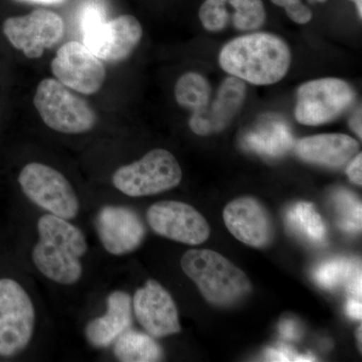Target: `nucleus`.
Returning a JSON list of instances; mask_svg holds the SVG:
<instances>
[{"label": "nucleus", "instance_id": "obj_1", "mask_svg": "<svg viewBox=\"0 0 362 362\" xmlns=\"http://www.w3.org/2000/svg\"><path fill=\"white\" fill-rule=\"evenodd\" d=\"M218 59L221 69L233 77L252 85H273L288 73L291 52L277 35L256 33L223 45Z\"/></svg>", "mask_w": 362, "mask_h": 362}, {"label": "nucleus", "instance_id": "obj_2", "mask_svg": "<svg viewBox=\"0 0 362 362\" xmlns=\"http://www.w3.org/2000/svg\"><path fill=\"white\" fill-rule=\"evenodd\" d=\"M37 230L40 240L32 254L37 270L59 284L77 283L83 274L81 258L88 250L82 230L52 214L40 216Z\"/></svg>", "mask_w": 362, "mask_h": 362}, {"label": "nucleus", "instance_id": "obj_3", "mask_svg": "<svg viewBox=\"0 0 362 362\" xmlns=\"http://www.w3.org/2000/svg\"><path fill=\"white\" fill-rule=\"evenodd\" d=\"M180 265L204 299L214 306H233L252 291L246 274L218 252L189 250L181 258Z\"/></svg>", "mask_w": 362, "mask_h": 362}, {"label": "nucleus", "instance_id": "obj_4", "mask_svg": "<svg viewBox=\"0 0 362 362\" xmlns=\"http://www.w3.org/2000/svg\"><path fill=\"white\" fill-rule=\"evenodd\" d=\"M80 25L85 47L109 63L127 59L142 39V26L137 18L121 16L107 21L103 8L96 2L82 9Z\"/></svg>", "mask_w": 362, "mask_h": 362}, {"label": "nucleus", "instance_id": "obj_5", "mask_svg": "<svg viewBox=\"0 0 362 362\" xmlns=\"http://www.w3.org/2000/svg\"><path fill=\"white\" fill-rule=\"evenodd\" d=\"M33 104L45 125L57 132L81 134L92 130L97 123L92 107L54 78L40 83Z\"/></svg>", "mask_w": 362, "mask_h": 362}, {"label": "nucleus", "instance_id": "obj_6", "mask_svg": "<svg viewBox=\"0 0 362 362\" xmlns=\"http://www.w3.org/2000/svg\"><path fill=\"white\" fill-rule=\"evenodd\" d=\"M182 180V171L173 154L153 149L140 160L121 166L112 176L114 187L131 197H148L173 189Z\"/></svg>", "mask_w": 362, "mask_h": 362}, {"label": "nucleus", "instance_id": "obj_7", "mask_svg": "<svg viewBox=\"0 0 362 362\" xmlns=\"http://www.w3.org/2000/svg\"><path fill=\"white\" fill-rule=\"evenodd\" d=\"M21 189L28 199L40 209L64 220L77 216L80 202L65 176L45 164H26L18 176Z\"/></svg>", "mask_w": 362, "mask_h": 362}, {"label": "nucleus", "instance_id": "obj_8", "mask_svg": "<svg viewBox=\"0 0 362 362\" xmlns=\"http://www.w3.org/2000/svg\"><path fill=\"white\" fill-rule=\"evenodd\" d=\"M35 323V307L23 286L0 279V356L23 351L32 340Z\"/></svg>", "mask_w": 362, "mask_h": 362}, {"label": "nucleus", "instance_id": "obj_9", "mask_svg": "<svg viewBox=\"0 0 362 362\" xmlns=\"http://www.w3.org/2000/svg\"><path fill=\"white\" fill-rule=\"evenodd\" d=\"M354 99L356 93L351 86L340 78L310 81L298 90L295 117L303 125H323L342 115Z\"/></svg>", "mask_w": 362, "mask_h": 362}, {"label": "nucleus", "instance_id": "obj_10", "mask_svg": "<svg viewBox=\"0 0 362 362\" xmlns=\"http://www.w3.org/2000/svg\"><path fill=\"white\" fill-rule=\"evenodd\" d=\"M6 39L28 59H39L45 49L63 39L65 25L59 14L37 9L23 16L7 18L2 26Z\"/></svg>", "mask_w": 362, "mask_h": 362}, {"label": "nucleus", "instance_id": "obj_11", "mask_svg": "<svg viewBox=\"0 0 362 362\" xmlns=\"http://www.w3.org/2000/svg\"><path fill=\"white\" fill-rule=\"evenodd\" d=\"M147 221L157 235L189 246L202 244L211 235L206 218L185 202L164 201L154 204L147 211Z\"/></svg>", "mask_w": 362, "mask_h": 362}, {"label": "nucleus", "instance_id": "obj_12", "mask_svg": "<svg viewBox=\"0 0 362 362\" xmlns=\"http://www.w3.org/2000/svg\"><path fill=\"white\" fill-rule=\"evenodd\" d=\"M57 80L69 89L93 95L103 87L106 69L101 59L78 42L62 45L51 64Z\"/></svg>", "mask_w": 362, "mask_h": 362}, {"label": "nucleus", "instance_id": "obj_13", "mask_svg": "<svg viewBox=\"0 0 362 362\" xmlns=\"http://www.w3.org/2000/svg\"><path fill=\"white\" fill-rule=\"evenodd\" d=\"M132 307L138 322L152 337H166L180 332L175 302L157 281H147L135 292Z\"/></svg>", "mask_w": 362, "mask_h": 362}, {"label": "nucleus", "instance_id": "obj_14", "mask_svg": "<svg viewBox=\"0 0 362 362\" xmlns=\"http://www.w3.org/2000/svg\"><path fill=\"white\" fill-rule=\"evenodd\" d=\"M96 230L104 249L123 256L141 246L146 228L140 216L127 206H106L96 218Z\"/></svg>", "mask_w": 362, "mask_h": 362}, {"label": "nucleus", "instance_id": "obj_15", "mask_svg": "<svg viewBox=\"0 0 362 362\" xmlns=\"http://www.w3.org/2000/svg\"><path fill=\"white\" fill-rule=\"evenodd\" d=\"M223 221L233 237L247 246H269L275 235L270 214L254 197H240L230 202L223 211Z\"/></svg>", "mask_w": 362, "mask_h": 362}, {"label": "nucleus", "instance_id": "obj_16", "mask_svg": "<svg viewBox=\"0 0 362 362\" xmlns=\"http://www.w3.org/2000/svg\"><path fill=\"white\" fill-rule=\"evenodd\" d=\"M246 94L244 81L233 76L226 78L218 88L216 99L209 102L201 113L189 119L190 129L199 136L216 134L225 130L244 104Z\"/></svg>", "mask_w": 362, "mask_h": 362}, {"label": "nucleus", "instance_id": "obj_17", "mask_svg": "<svg viewBox=\"0 0 362 362\" xmlns=\"http://www.w3.org/2000/svg\"><path fill=\"white\" fill-rule=\"evenodd\" d=\"M132 300L127 293L115 291L107 299V312L88 323V342L95 349H106L132 325Z\"/></svg>", "mask_w": 362, "mask_h": 362}, {"label": "nucleus", "instance_id": "obj_18", "mask_svg": "<svg viewBox=\"0 0 362 362\" xmlns=\"http://www.w3.org/2000/svg\"><path fill=\"white\" fill-rule=\"evenodd\" d=\"M358 143L345 134H319L303 138L295 144V152L302 160L339 168L351 160L358 151Z\"/></svg>", "mask_w": 362, "mask_h": 362}, {"label": "nucleus", "instance_id": "obj_19", "mask_svg": "<svg viewBox=\"0 0 362 362\" xmlns=\"http://www.w3.org/2000/svg\"><path fill=\"white\" fill-rule=\"evenodd\" d=\"M247 150L259 156L278 158L294 146L291 128L278 116H266L242 138Z\"/></svg>", "mask_w": 362, "mask_h": 362}, {"label": "nucleus", "instance_id": "obj_20", "mask_svg": "<svg viewBox=\"0 0 362 362\" xmlns=\"http://www.w3.org/2000/svg\"><path fill=\"white\" fill-rule=\"evenodd\" d=\"M113 344L114 354L119 361L156 362L163 357V350L151 335L131 328L117 338Z\"/></svg>", "mask_w": 362, "mask_h": 362}, {"label": "nucleus", "instance_id": "obj_21", "mask_svg": "<svg viewBox=\"0 0 362 362\" xmlns=\"http://www.w3.org/2000/svg\"><path fill=\"white\" fill-rule=\"evenodd\" d=\"M175 94L177 103L194 115L204 110L211 102V87L201 74L190 71L178 78Z\"/></svg>", "mask_w": 362, "mask_h": 362}, {"label": "nucleus", "instance_id": "obj_22", "mask_svg": "<svg viewBox=\"0 0 362 362\" xmlns=\"http://www.w3.org/2000/svg\"><path fill=\"white\" fill-rule=\"evenodd\" d=\"M287 221L295 232L312 243L319 244L326 239V226L313 204L298 202L288 211Z\"/></svg>", "mask_w": 362, "mask_h": 362}, {"label": "nucleus", "instance_id": "obj_23", "mask_svg": "<svg viewBox=\"0 0 362 362\" xmlns=\"http://www.w3.org/2000/svg\"><path fill=\"white\" fill-rule=\"evenodd\" d=\"M233 8V26L239 30H254L261 28L266 20L265 7L262 0H226Z\"/></svg>", "mask_w": 362, "mask_h": 362}, {"label": "nucleus", "instance_id": "obj_24", "mask_svg": "<svg viewBox=\"0 0 362 362\" xmlns=\"http://www.w3.org/2000/svg\"><path fill=\"white\" fill-rule=\"evenodd\" d=\"M333 202L340 228L349 233L361 232V202L356 195L345 188H340L333 194Z\"/></svg>", "mask_w": 362, "mask_h": 362}, {"label": "nucleus", "instance_id": "obj_25", "mask_svg": "<svg viewBox=\"0 0 362 362\" xmlns=\"http://www.w3.org/2000/svg\"><path fill=\"white\" fill-rule=\"evenodd\" d=\"M356 265V263L346 259H335L326 262L315 271L317 283L326 289H333L343 282H346Z\"/></svg>", "mask_w": 362, "mask_h": 362}, {"label": "nucleus", "instance_id": "obj_26", "mask_svg": "<svg viewBox=\"0 0 362 362\" xmlns=\"http://www.w3.org/2000/svg\"><path fill=\"white\" fill-rule=\"evenodd\" d=\"M199 18L209 32H220L230 20L226 0H206L199 9Z\"/></svg>", "mask_w": 362, "mask_h": 362}, {"label": "nucleus", "instance_id": "obj_27", "mask_svg": "<svg viewBox=\"0 0 362 362\" xmlns=\"http://www.w3.org/2000/svg\"><path fill=\"white\" fill-rule=\"evenodd\" d=\"M276 6L284 7L288 16L294 23L305 25L312 20V11L302 0H272Z\"/></svg>", "mask_w": 362, "mask_h": 362}, {"label": "nucleus", "instance_id": "obj_28", "mask_svg": "<svg viewBox=\"0 0 362 362\" xmlns=\"http://www.w3.org/2000/svg\"><path fill=\"white\" fill-rule=\"evenodd\" d=\"M266 357L270 361H314L310 356H299L289 347L282 346L278 349L267 350Z\"/></svg>", "mask_w": 362, "mask_h": 362}, {"label": "nucleus", "instance_id": "obj_29", "mask_svg": "<svg viewBox=\"0 0 362 362\" xmlns=\"http://www.w3.org/2000/svg\"><path fill=\"white\" fill-rule=\"evenodd\" d=\"M279 332L281 337L288 341H297L301 338V328L294 320L284 319L279 325Z\"/></svg>", "mask_w": 362, "mask_h": 362}, {"label": "nucleus", "instance_id": "obj_30", "mask_svg": "<svg viewBox=\"0 0 362 362\" xmlns=\"http://www.w3.org/2000/svg\"><path fill=\"white\" fill-rule=\"evenodd\" d=\"M361 264L359 265L357 264L346 281L347 291H349L350 297L361 300Z\"/></svg>", "mask_w": 362, "mask_h": 362}, {"label": "nucleus", "instance_id": "obj_31", "mask_svg": "<svg viewBox=\"0 0 362 362\" xmlns=\"http://www.w3.org/2000/svg\"><path fill=\"white\" fill-rule=\"evenodd\" d=\"M362 154L358 153L349 164L346 168V175L354 185H362Z\"/></svg>", "mask_w": 362, "mask_h": 362}, {"label": "nucleus", "instance_id": "obj_32", "mask_svg": "<svg viewBox=\"0 0 362 362\" xmlns=\"http://www.w3.org/2000/svg\"><path fill=\"white\" fill-rule=\"evenodd\" d=\"M347 314L351 318L356 320H361L362 317V305L361 300L356 299V298H349L346 306Z\"/></svg>", "mask_w": 362, "mask_h": 362}, {"label": "nucleus", "instance_id": "obj_33", "mask_svg": "<svg viewBox=\"0 0 362 362\" xmlns=\"http://www.w3.org/2000/svg\"><path fill=\"white\" fill-rule=\"evenodd\" d=\"M350 127L351 129L356 133V135L358 136L359 138L362 137V124H361V108H359V110L356 111V113L354 114V117L350 119L349 121Z\"/></svg>", "mask_w": 362, "mask_h": 362}, {"label": "nucleus", "instance_id": "obj_34", "mask_svg": "<svg viewBox=\"0 0 362 362\" xmlns=\"http://www.w3.org/2000/svg\"><path fill=\"white\" fill-rule=\"evenodd\" d=\"M16 1L26 2V4H45V6H51V4H63L65 0H16Z\"/></svg>", "mask_w": 362, "mask_h": 362}, {"label": "nucleus", "instance_id": "obj_35", "mask_svg": "<svg viewBox=\"0 0 362 362\" xmlns=\"http://www.w3.org/2000/svg\"><path fill=\"white\" fill-rule=\"evenodd\" d=\"M352 1L356 4L357 13H358L359 16H362V0H352Z\"/></svg>", "mask_w": 362, "mask_h": 362}, {"label": "nucleus", "instance_id": "obj_36", "mask_svg": "<svg viewBox=\"0 0 362 362\" xmlns=\"http://www.w3.org/2000/svg\"><path fill=\"white\" fill-rule=\"evenodd\" d=\"M361 329H362V327L361 326H359L358 328H357V330H356V338H357V341H358L359 343V349H361Z\"/></svg>", "mask_w": 362, "mask_h": 362}, {"label": "nucleus", "instance_id": "obj_37", "mask_svg": "<svg viewBox=\"0 0 362 362\" xmlns=\"http://www.w3.org/2000/svg\"><path fill=\"white\" fill-rule=\"evenodd\" d=\"M310 2L316 1V2H325L327 1V0H309Z\"/></svg>", "mask_w": 362, "mask_h": 362}]
</instances>
